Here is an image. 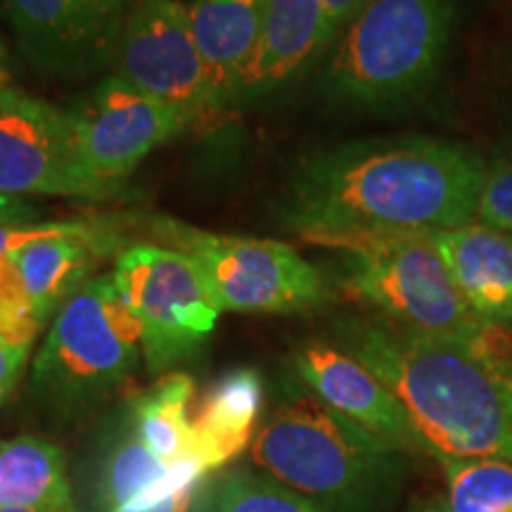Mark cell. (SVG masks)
Returning a JSON list of instances; mask_svg holds the SVG:
<instances>
[{
	"label": "cell",
	"mask_w": 512,
	"mask_h": 512,
	"mask_svg": "<svg viewBox=\"0 0 512 512\" xmlns=\"http://www.w3.org/2000/svg\"><path fill=\"white\" fill-rule=\"evenodd\" d=\"M266 0H195L188 17L207 67L214 114L238 102L240 83L252 62L264 24Z\"/></svg>",
	"instance_id": "obj_16"
},
{
	"label": "cell",
	"mask_w": 512,
	"mask_h": 512,
	"mask_svg": "<svg viewBox=\"0 0 512 512\" xmlns=\"http://www.w3.org/2000/svg\"><path fill=\"white\" fill-rule=\"evenodd\" d=\"M264 406V380L254 368H235L214 382L192 420V456L207 472L238 458L254 437Z\"/></svg>",
	"instance_id": "obj_19"
},
{
	"label": "cell",
	"mask_w": 512,
	"mask_h": 512,
	"mask_svg": "<svg viewBox=\"0 0 512 512\" xmlns=\"http://www.w3.org/2000/svg\"><path fill=\"white\" fill-rule=\"evenodd\" d=\"M510 133H512V105H510Z\"/></svg>",
	"instance_id": "obj_34"
},
{
	"label": "cell",
	"mask_w": 512,
	"mask_h": 512,
	"mask_svg": "<svg viewBox=\"0 0 512 512\" xmlns=\"http://www.w3.org/2000/svg\"><path fill=\"white\" fill-rule=\"evenodd\" d=\"M76 143L95 181L117 192L159 145L195 126L188 114L112 74L69 110Z\"/></svg>",
	"instance_id": "obj_11"
},
{
	"label": "cell",
	"mask_w": 512,
	"mask_h": 512,
	"mask_svg": "<svg viewBox=\"0 0 512 512\" xmlns=\"http://www.w3.org/2000/svg\"><path fill=\"white\" fill-rule=\"evenodd\" d=\"M86 226V221H46V223H10V226H0V259L3 256L15 254L29 242L50 238V235L74 233Z\"/></svg>",
	"instance_id": "obj_26"
},
{
	"label": "cell",
	"mask_w": 512,
	"mask_h": 512,
	"mask_svg": "<svg viewBox=\"0 0 512 512\" xmlns=\"http://www.w3.org/2000/svg\"><path fill=\"white\" fill-rule=\"evenodd\" d=\"M432 238L467 311L484 328L512 330V235L472 221Z\"/></svg>",
	"instance_id": "obj_15"
},
{
	"label": "cell",
	"mask_w": 512,
	"mask_h": 512,
	"mask_svg": "<svg viewBox=\"0 0 512 512\" xmlns=\"http://www.w3.org/2000/svg\"><path fill=\"white\" fill-rule=\"evenodd\" d=\"M38 214L41 211L24 200V197L3 195L0 192V226H10V223H38Z\"/></svg>",
	"instance_id": "obj_28"
},
{
	"label": "cell",
	"mask_w": 512,
	"mask_h": 512,
	"mask_svg": "<svg viewBox=\"0 0 512 512\" xmlns=\"http://www.w3.org/2000/svg\"><path fill=\"white\" fill-rule=\"evenodd\" d=\"M434 233L351 235L323 242L339 256V285L384 320L422 335L496 342L467 311Z\"/></svg>",
	"instance_id": "obj_5"
},
{
	"label": "cell",
	"mask_w": 512,
	"mask_h": 512,
	"mask_svg": "<svg viewBox=\"0 0 512 512\" xmlns=\"http://www.w3.org/2000/svg\"><path fill=\"white\" fill-rule=\"evenodd\" d=\"M155 233L200 268L221 311L302 313L330 302L325 273L285 242L209 233L174 219H155Z\"/></svg>",
	"instance_id": "obj_7"
},
{
	"label": "cell",
	"mask_w": 512,
	"mask_h": 512,
	"mask_svg": "<svg viewBox=\"0 0 512 512\" xmlns=\"http://www.w3.org/2000/svg\"><path fill=\"white\" fill-rule=\"evenodd\" d=\"M252 460L328 512H384L406 482L396 448L332 411L299 377L256 432Z\"/></svg>",
	"instance_id": "obj_3"
},
{
	"label": "cell",
	"mask_w": 512,
	"mask_h": 512,
	"mask_svg": "<svg viewBox=\"0 0 512 512\" xmlns=\"http://www.w3.org/2000/svg\"><path fill=\"white\" fill-rule=\"evenodd\" d=\"M192 394H195L192 377L176 373L162 377L155 387L147 389L128 406L140 441L169 465L195 460L192 456V422L188 420Z\"/></svg>",
	"instance_id": "obj_21"
},
{
	"label": "cell",
	"mask_w": 512,
	"mask_h": 512,
	"mask_svg": "<svg viewBox=\"0 0 512 512\" xmlns=\"http://www.w3.org/2000/svg\"><path fill=\"white\" fill-rule=\"evenodd\" d=\"M27 358L29 349L15 347V344L0 339V406L8 401L10 392L15 389L19 375L27 366Z\"/></svg>",
	"instance_id": "obj_27"
},
{
	"label": "cell",
	"mask_w": 512,
	"mask_h": 512,
	"mask_svg": "<svg viewBox=\"0 0 512 512\" xmlns=\"http://www.w3.org/2000/svg\"><path fill=\"white\" fill-rule=\"evenodd\" d=\"M3 48H0V72H5V62H3Z\"/></svg>",
	"instance_id": "obj_33"
},
{
	"label": "cell",
	"mask_w": 512,
	"mask_h": 512,
	"mask_svg": "<svg viewBox=\"0 0 512 512\" xmlns=\"http://www.w3.org/2000/svg\"><path fill=\"white\" fill-rule=\"evenodd\" d=\"M486 159L432 136L356 140L297 164L283 219L306 240L384 233H441L477 216Z\"/></svg>",
	"instance_id": "obj_1"
},
{
	"label": "cell",
	"mask_w": 512,
	"mask_h": 512,
	"mask_svg": "<svg viewBox=\"0 0 512 512\" xmlns=\"http://www.w3.org/2000/svg\"><path fill=\"white\" fill-rule=\"evenodd\" d=\"M22 53L41 72L79 79L110 62L98 46L81 0H3Z\"/></svg>",
	"instance_id": "obj_17"
},
{
	"label": "cell",
	"mask_w": 512,
	"mask_h": 512,
	"mask_svg": "<svg viewBox=\"0 0 512 512\" xmlns=\"http://www.w3.org/2000/svg\"><path fill=\"white\" fill-rule=\"evenodd\" d=\"M0 512H41V510H36V508H17V505H3V508H0Z\"/></svg>",
	"instance_id": "obj_31"
},
{
	"label": "cell",
	"mask_w": 512,
	"mask_h": 512,
	"mask_svg": "<svg viewBox=\"0 0 512 512\" xmlns=\"http://www.w3.org/2000/svg\"><path fill=\"white\" fill-rule=\"evenodd\" d=\"M117 242V235L110 230L86 221L81 230L34 240L10 254L38 323L46 325L50 316H57V311L93 280L91 273L98 259Z\"/></svg>",
	"instance_id": "obj_18"
},
{
	"label": "cell",
	"mask_w": 512,
	"mask_h": 512,
	"mask_svg": "<svg viewBox=\"0 0 512 512\" xmlns=\"http://www.w3.org/2000/svg\"><path fill=\"white\" fill-rule=\"evenodd\" d=\"M136 3L138 0H81L83 17H86L98 46L105 50L110 60H114L121 31H124L126 19L136 8Z\"/></svg>",
	"instance_id": "obj_25"
},
{
	"label": "cell",
	"mask_w": 512,
	"mask_h": 512,
	"mask_svg": "<svg viewBox=\"0 0 512 512\" xmlns=\"http://www.w3.org/2000/svg\"><path fill=\"white\" fill-rule=\"evenodd\" d=\"M117 76L200 124L214 114L188 8L178 0H138L121 31Z\"/></svg>",
	"instance_id": "obj_12"
},
{
	"label": "cell",
	"mask_w": 512,
	"mask_h": 512,
	"mask_svg": "<svg viewBox=\"0 0 512 512\" xmlns=\"http://www.w3.org/2000/svg\"><path fill=\"white\" fill-rule=\"evenodd\" d=\"M456 19L458 0H368L325 55L320 93L358 112L418 100L444 67Z\"/></svg>",
	"instance_id": "obj_4"
},
{
	"label": "cell",
	"mask_w": 512,
	"mask_h": 512,
	"mask_svg": "<svg viewBox=\"0 0 512 512\" xmlns=\"http://www.w3.org/2000/svg\"><path fill=\"white\" fill-rule=\"evenodd\" d=\"M114 290L138 320L143 354L152 373H162L202 349L219 320L200 268L178 249L133 245L117 256Z\"/></svg>",
	"instance_id": "obj_8"
},
{
	"label": "cell",
	"mask_w": 512,
	"mask_h": 512,
	"mask_svg": "<svg viewBox=\"0 0 512 512\" xmlns=\"http://www.w3.org/2000/svg\"><path fill=\"white\" fill-rule=\"evenodd\" d=\"M366 3L368 0H323L325 12H328L332 38H337L344 29H347V24L363 10Z\"/></svg>",
	"instance_id": "obj_29"
},
{
	"label": "cell",
	"mask_w": 512,
	"mask_h": 512,
	"mask_svg": "<svg viewBox=\"0 0 512 512\" xmlns=\"http://www.w3.org/2000/svg\"><path fill=\"white\" fill-rule=\"evenodd\" d=\"M294 375L332 411L396 451L425 453L406 408L380 377L337 344L311 342L294 354Z\"/></svg>",
	"instance_id": "obj_13"
},
{
	"label": "cell",
	"mask_w": 512,
	"mask_h": 512,
	"mask_svg": "<svg viewBox=\"0 0 512 512\" xmlns=\"http://www.w3.org/2000/svg\"><path fill=\"white\" fill-rule=\"evenodd\" d=\"M448 512H512V465L503 460L441 458Z\"/></svg>",
	"instance_id": "obj_22"
},
{
	"label": "cell",
	"mask_w": 512,
	"mask_h": 512,
	"mask_svg": "<svg viewBox=\"0 0 512 512\" xmlns=\"http://www.w3.org/2000/svg\"><path fill=\"white\" fill-rule=\"evenodd\" d=\"M76 512L62 451L41 437H17L0 444V508Z\"/></svg>",
	"instance_id": "obj_20"
},
{
	"label": "cell",
	"mask_w": 512,
	"mask_h": 512,
	"mask_svg": "<svg viewBox=\"0 0 512 512\" xmlns=\"http://www.w3.org/2000/svg\"><path fill=\"white\" fill-rule=\"evenodd\" d=\"M335 43L323 0H266L259 43L240 83L238 102L271 98L302 79Z\"/></svg>",
	"instance_id": "obj_14"
},
{
	"label": "cell",
	"mask_w": 512,
	"mask_h": 512,
	"mask_svg": "<svg viewBox=\"0 0 512 512\" xmlns=\"http://www.w3.org/2000/svg\"><path fill=\"white\" fill-rule=\"evenodd\" d=\"M335 344L392 389L425 453L512 465V358L498 339L422 335L349 316L337 320Z\"/></svg>",
	"instance_id": "obj_2"
},
{
	"label": "cell",
	"mask_w": 512,
	"mask_h": 512,
	"mask_svg": "<svg viewBox=\"0 0 512 512\" xmlns=\"http://www.w3.org/2000/svg\"><path fill=\"white\" fill-rule=\"evenodd\" d=\"M475 221L512 235V133L486 159Z\"/></svg>",
	"instance_id": "obj_24"
},
{
	"label": "cell",
	"mask_w": 512,
	"mask_h": 512,
	"mask_svg": "<svg viewBox=\"0 0 512 512\" xmlns=\"http://www.w3.org/2000/svg\"><path fill=\"white\" fill-rule=\"evenodd\" d=\"M413 512H448L446 503H427V505H420V508H415Z\"/></svg>",
	"instance_id": "obj_30"
},
{
	"label": "cell",
	"mask_w": 512,
	"mask_h": 512,
	"mask_svg": "<svg viewBox=\"0 0 512 512\" xmlns=\"http://www.w3.org/2000/svg\"><path fill=\"white\" fill-rule=\"evenodd\" d=\"M0 86H8V72H0Z\"/></svg>",
	"instance_id": "obj_32"
},
{
	"label": "cell",
	"mask_w": 512,
	"mask_h": 512,
	"mask_svg": "<svg viewBox=\"0 0 512 512\" xmlns=\"http://www.w3.org/2000/svg\"><path fill=\"white\" fill-rule=\"evenodd\" d=\"M209 491L197 460L169 465L140 441L126 406L102 430L83 472V512H204Z\"/></svg>",
	"instance_id": "obj_10"
},
{
	"label": "cell",
	"mask_w": 512,
	"mask_h": 512,
	"mask_svg": "<svg viewBox=\"0 0 512 512\" xmlns=\"http://www.w3.org/2000/svg\"><path fill=\"white\" fill-rule=\"evenodd\" d=\"M204 512H328L278 479L233 472L211 486Z\"/></svg>",
	"instance_id": "obj_23"
},
{
	"label": "cell",
	"mask_w": 512,
	"mask_h": 512,
	"mask_svg": "<svg viewBox=\"0 0 512 512\" xmlns=\"http://www.w3.org/2000/svg\"><path fill=\"white\" fill-rule=\"evenodd\" d=\"M143 332L110 278H93L57 311L31 366V382L57 413L102 406L140 361Z\"/></svg>",
	"instance_id": "obj_6"
},
{
	"label": "cell",
	"mask_w": 512,
	"mask_h": 512,
	"mask_svg": "<svg viewBox=\"0 0 512 512\" xmlns=\"http://www.w3.org/2000/svg\"><path fill=\"white\" fill-rule=\"evenodd\" d=\"M0 192L105 200L112 197L83 164L69 110L0 86Z\"/></svg>",
	"instance_id": "obj_9"
}]
</instances>
